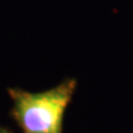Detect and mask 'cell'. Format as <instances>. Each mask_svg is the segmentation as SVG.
Listing matches in <instances>:
<instances>
[{"label":"cell","mask_w":133,"mask_h":133,"mask_svg":"<svg viewBox=\"0 0 133 133\" xmlns=\"http://www.w3.org/2000/svg\"><path fill=\"white\" fill-rule=\"evenodd\" d=\"M77 81L68 79L42 92L10 89L14 115L24 133H62L63 114L72 99Z\"/></svg>","instance_id":"cell-1"},{"label":"cell","mask_w":133,"mask_h":133,"mask_svg":"<svg viewBox=\"0 0 133 133\" xmlns=\"http://www.w3.org/2000/svg\"><path fill=\"white\" fill-rule=\"evenodd\" d=\"M0 133H10V132H0Z\"/></svg>","instance_id":"cell-2"}]
</instances>
